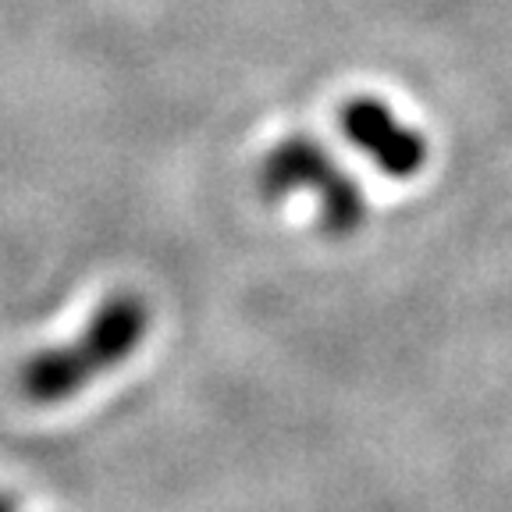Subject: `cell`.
Here are the masks:
<instances>
[{"label": "cell", "mask_w": 512, "mask_h": 512, "mask_svg": "<svg viewBox=\"0 0 512 512\" xmlns=\"http://www.w3.org/2000/svg\"><path fill=\"white\" fill-rule=\"evenodd\" d=\"M260 189L267 200L292 192H313L320 207V224L328 235H352L367 217L360 185L338 168L331 153L306 136H288L267 153L260 171Z\"/></svg>", "instance_id": "6da1fadb"}, {"label": "cell", "mask_w": 512, "mask_h": 512, "mask_svg": "<svg viewBox=\"0 0 512 512\" xmlns=\"http://www.w3.org/2000/svg\"><path fill=\"white\" fill-rule=\"evenodd\" d=\"M338 125L349 136V143L377 164V171L388 178H416L427 164L424 136L395 118V111L374 96H356L342 107Z\"/></svg>", "instance_id": "7a4b0ae2"}, {"label": "cell", "mask_w": 512, "mask_h": 512, "mask_svg": "<svg viewBox=\"0 0 512 512\" xmlns=\"http://www.w3.org/2000/svg\"><path fill=\"white\" fill-rule=\"evenodd\" d=\"M146 331H150L146 299L136 296V292H114V296H107L104 303L96 306L82 335L72 338V342L79 345L93 374L100 377L118 370L125 360H132L136 349L143 345Z\"/></svg>", "instance_id": "3957f363"}, {"label": "cell", "mask_w": 512, "mask_h": 512, "mask_svg": "<svg viewBox=\"0 0 512 512\" xmlns=\"http://www.w3.org/2000/svg\"><path fill=\"white\" fill-rule=\"evenodd\" d=\"M93 381V367L86 363V356H82L75 342L40 349L18 374V388L36 406H57V402L75 399Z\"/></svg>", "instance_id": "277c9868"}, {"label": "cell", "mask_w": 512, "mask_h": 512, "mask_svg": "<svg viewBox=\"0 0 512 512\" xmlns=\"http://www.w3.org/2000/svg\"><path fill=\"white\" fill-rule=\"evenodd\" d=\"M0 512H15V505H11V498L0 495Z\"/></svg>", "instance_id": "5b68a950"}]
</instances>
